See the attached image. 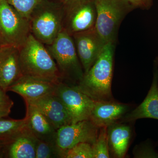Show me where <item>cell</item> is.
Returning a JSON list of instances; mask_svg holds the SVG:
<instances>
[{"label": "cell", "instance_id": "cell-1", "mask_svg": "<svg viewBox=\"0 0 158 158\" xmlns=\"http://www.w3.org/2000/svg\"><path fill=\"white\" fill-rule=\"evenodd\" d=\"M115 44H107L94 64L75 85L95 101L112 100V86Z\"/></svg>", "mask_w": 158, "mask_h": 158}, {"label": "cell", "instance_id": "cell-2", "mask_svg": "<svg viewBox=\"0 0 158 158\" xmlns=\"http://www.w3.org/2000/svg\"><path fill=\"white\" fill-rule=\"evenodd\" d=\"M23 75L59 83L63 81L59 68L45 45L32 34L19 49Z\"/></svg>", "mask_w": 158, "mask_h": 158}, {"label": "cell", "instance_id": "cell-3", "mask_svg": "<svg viewBox=\"0 0 158 158\" xmlns=\"http://www.w3.org/2000/svg\"><path fill=\"white\" fill-rule=\"evenodd\" d=\"M29 21L31 34L44 45H50L63 30L62 2L41 0Z\"/></svg>", "mask_w": 158, "mask_h": 158}, {"label": "cell", "instance_id": "cell-4", "mask_svg": "<svg viewBox=\"0 0 158 158\" xmlns=\"http://www.w3.org/2000/svg\"><path fill=\"white\" fill-rule=\"evenodd\" d=\"M94 2L95 31L106 44H116L120 24L134 8L127 0H94Z\"/></svg>", "mask_w": 158, "mask_h": 158}, {"label": "cell", "instance_id": "cell-5", "mask_svg": "<svg viewBox=\"0 0 158 158\" xmlns=\"http://www.w3.org/2000/svg\"><path fill=\"white\" fill-rule=\"evenodd\" d=\"M45 46L56 62L63 81L78 84L85 73L72 36L63 30L52 44Z\"/></svg>", "mask_w": 158, "mask_h": 158}, {"label": "cell", "instance_id": "cell-6", "mask_svg": "<svg viewBox=\"0 0 158 158\" xmlns=\"http://www.w3.org/2000/svg\"><path fill=\"white\" fill-rule=\"evenodd\" d=\"M31 34L29 21L6 0L0 1V41L19 49Z\"/></svg>", "mask_w": 158, "mask_h": 158}, {"label": "cell", "instance_id": "cell-7", "mask_svg": "<svg viewBox=\"0 0 158 158\" xmlns=\"http://www.w3.org/2000/svg\"><path fill=\"white\" fill-rule=\"evenodd\" d=\"M63 30L74 34L94 27L96 19L94 0H63Z\"/></svg>", "mask_w": 158, "mask_h": 158}, {"label": "cell", "instance_id": "cell-8", "mask_svg": "<svg viewBox=\"0 0 158 158\" xmlns=\"http://www.w3.org/2000/svg\"><path fill=\"white\" fill-rule=\"evenodd\" d=\"M99 129L90 119L63 126L57 130L56 146L61 158L63 152L81 143L93 144L98 136Z\"/></svg>", "mask_w": 158, "mask_h": 158}, {"label": "cell", "instance_id": "cell-9", "mask_svg": "<svg viewBox=\"0 0 158 158\" xmlns=\"http://www.w3.org/2000/svg\"><path fill=\"white\" fill-rule=\"evenodd\" d=\"M55 94L68 110L72 123L90 119L96 101L78 89L75 85L71 86L63 81L60 82Z\"/></svg>", "mask_w": 158, "mask_h": 158}, {"label": "cell", "instance_id": "cell-10", "mask_svg": "<svg viewBox=\"0 0 158 158\" xmlns=\"http://www.w3.org/2000/svg\"><path fill=\"white\" fill-rule=\"evenodd\" d=\"M72 37L84 73H86L98 58L106 44L94 27L76 33Z\"/></svg>", "mask_w": 158, "mask_h": 158}, {"label": "cell", "instance_id": "cell-11", "mask_svg": "<svg viewBox=\"0 0 158 158\" xmlns=\"http://www.w3.org/2000/svg\"><path fill=\"white\" fill-rule=\"evenodd\" d=\"M24 101L25 103L37 108L56 130L63 126L72 123L68 110L55 93Z\"/></svg>", "mask_w": 158, "mask_h": 158}, {"label": "cell", "instance_id": "cell-12", "mask_svg": "<svg viewBox=\"0 0 158 158\" xmlns=\"http://www.w3.org/2000/svg\"><path fill=\"white\" fill-rule=\"evenodd\" d=\"M150 118L158 120V57L154 62L152 84L144 101L122 118L121 123Z\"/></svg>", "mask_w": 158, "mask_h": 158}, {"label": "cell", "instance_id": "cell-13", "mask_svg": "<svg viewBox=\"0 0 158 158\" xmlns=\"http://www.w3.org/2000/svg\"><path fill=\"white\" fill-rule=\"evenodd\" d=\"M58 84L23 75L9 87L7 91H12L19 94L24 101L31 100L55 93Z\"/></svg>", "mask_w": 158, "mask_h": 158}, {"label": "cell", "instance_id": "cell-14", "mask_svg": "<svg viewBox=\"0 0 158 158\" xmlns=\"http://www.w3.org/2000/svg\"><path fill=\"white\" fill-rule=\"evenodd\" d=\"M23 76L19 49L3 46L0 50V87L7 92L9 87Z\"/></svg>", "mask_w": 158, "mask_h": 158}, {"label": "cell", "instance_id": "cell-15", "mask_svg": "<svg viewBox=\"0 0 158 158\" xmlns=\"http://www.w3.org/2000/svg\"><path fill=\"white\" fill-rule=\"evenodd\" d=\"M128 105L111 100L96 101L90 120L98 127H107L129 112Z\"/></svg>", "mask_w": 158, "mask_h": 158}, {"label": "cell", "instance_id": "cell-16", "mask_svg": "<svg viewBox=\"0 0 158 158\" xmlns=\"http://www.w3.org/2000/svg\"><path fill=\"white\" fill-rule=\"evenodd\" d=\"M38 139L26 127L18 135L7 141L3 148L6 157L36 158Z\"/></svg>", "mask_w": 158, "mask_h": 158}, {"label": "cell", "instance_id": "cell-17", "mask_svg": "<svg viewBox=\"0 0 158 158\" xmlns=\"http://www.w3.org/2000/svg\"><path fill=\"white\" fill-rule=\"evenodd\" d=\"M27 127L38 140L55 142L57 130L37 108L26 103Z\"/></svg>", "mask_w": 158, "mask_h": 158}, {"label": "cell", "instance_id": "cell-18", "mask_svg": "<svg viewBox=\"0 0 158 158\" xmlns=\"http://www.w3.org/2000/svg\"><path fill=\"white\" fill-rule=\"evenodd\" d=\"M110 152L115 158H124L129 145L131 130L126 124L117 123L107 127Z\"/></svg>", "mask_w": 158, "mask_h": 158}, {"label": "cell", "instance_id": "cell-19", "mask_svg": "<svg viewBox=\"0 0 158 158\" xmlns=\"http://www.w3.org/2000/svg\"><path fill=\"white\" fill-rule=\"evenodd\" d=\"M6 117L0 118V139L8 141L27 127V118L15 119Z\"/></svg>", "mask_w": 158, "mask_h": 158}, {"label": "cell", "instance_id": "cell-20", "mask_svg": "<svg viewBox=\"0 0 158 158\" xmlns=\"http://www.w3.org/2000/svg\"><path fill=\"white\" fill-rule=\"evenodd\" d=\"M92 145L94 158L110 157L107 127H102L99 129L97 138Z\"/></svg>", "mask_w": 158, "mask_h": 158}, {"label": "cell", "instance_id": "cell-21", "mask_svg": "<svg viewBox=\"0 0 158 158\" xmlns=\"http://www.w3.org/2000/svg\"><path fill=\"white\" fill-rule=\"evenodd\" d=\"M61 158H94L92 144L79 143L63 152Z\"/></svg>", "mask_w": 158, "mask_h": 158}, {"label": "cell", "instance_id": "cell-22", "mask_svg": "<svg viewBox=\"0 0 158 158\" xmlns=\"http://www.w3.org/2000/svg\"><path fill=\"white\" fill-rule=\"evenodd\" d=\"M23 17L29 19L31 13L41 0H6Z\"/></svg>", "mask_w": 158, "mask_h": 158}, {"label": "cell", "instance_id": "cell-23", "mask_svg": "<svg viewBox=\"0 0 158 158\" xmlns=\"http://www.w3.org/2000/svg\"><path fill=\"white\" fill-rule=\"evenodd\" d=\"M60 158L56 142L38 140L36 146V158Z\"/></svg>", "mask_w": 158, "mask_h": 158}, {"label": "cell", "instance_id": "cell-24", "mask_svg": "<svg viewBox=\"0 0 158 158\" xmlns=\"http://www.w3.org/2000/svg\"><path fill=\"white\" fill-rule=\"evenodd\" d=\"M135 158H158V152L148 143L136 145L133 150Z\"/></svg>", "mask_w": 158, "mask_h": 158}, {"label": "cell", "instance_id": "cell-25", "mask_svg": "<svg viewBox=\"0 0 158 158\" xmlns=\"http://www.w3.org/2000/svg\"><path fill=\"white\" fill-rule=\"evenodd\" d=\"M133 8L148 9L152 5V0H127Z\"/></svg>", "mask_w": 158, "mask_h": 158}, {"label": "cell", "instance_id": "cell-26", "mask_svg": "<svg viewBox=\"0 0 158 158\" xmlns=\"http://www.w3.org/2000/svg\"><path fill=\"white\" fill-rule=\"evenodd\" d=\"M7 91L0 87V106L11 107L14 105V102L6 94Z\"/></svg>", "mask_w": 158, "mask_h": 158}, {"label": "cell", "instance_id": "cell-27", "mask_svg": "<svg viewBox=\"0 0 158 158\" xmlns=\"http://www.w3.org/2000/svg\"><path fill=\"white\" fill-rule=\"evenodd\" d=\"M11 107L0 106V118L8 117L11 113Z\"/></svg>", "mask_w": 158, "mask_h": 158}, {"label": "cell", "instance_id": "cell-28", "mask_svg": "<svg viewBox=\"0 0 158 158\" xmlns=\"http://www.w3.org/2000/svg\"><path fill=\"white\" fill-rule=\"evenodd\" d=\"M7 141L6 140H3V139H0V158H2L4 156V154L2 150L4 145L6 144Z\"/></svg>", "mask_w": 158, "mask_h": 158}, {"label": "cell", "instance_id": "cell-29", "mask_svg": "<svg viewBox=\"0 0 158 158\" xmlns=\"http://www.w3.org/2000/svg\"><path fill=\"white\" fill-rule=\"evenodd\" d=\"M4 45H3L2 44V43H1V41H0V50H1V49L2 48V47Z\"/></svg>", "mask_w": 158, "mask_h": 158}, {"label": "cell", "instance_id": "cell-30", "mask_svg": "<svg viewBox=\"0 0 158 158\" xmlns=\"http://www.w3.org/2000/svg\"><path fill=\"white\" fill-rule=\"evenodd\" d=\"M56 1H62H62H63V0H56Z\"/></svg>", "mask_w": 158, "mask_h": 158}, {"label": "cell", "instance_id": "cell-31", "mask_svg": "<svg viewBox=\"0 0 158 158\" xmlns=\"http://www.w3.org/2000/svg\"><path fill=\"white\" fill-rule=\"evenodd\" d=\"M0 1H1V0H0Z\"/></svg>", "mask_w": 158, "mask_h": 158}]
</instances>
